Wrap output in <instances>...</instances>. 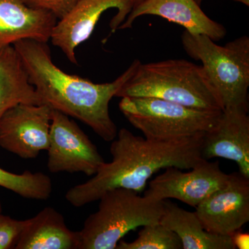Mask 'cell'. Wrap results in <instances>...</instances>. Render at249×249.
Masks as SVG:
<instances>
[{"instance_id":"6da1fadb","label":"cell","mask_w":249,"mask_h":249,"mask_svg":"<svg viewBox=\"0 0 249 249\" xmlns=\"http://www.w3.org/2000/svg\"><path fill=\"white\" fill-rule=\"evenodd\" d=\"M14 47L42 104L81 121L105 142L116 138L118 129L109 114V102L141 61L134 60L114 81L98 84L60 70L52 60L47 43L23 40Z\"/></svg>"},{"instance_id":"7a4b0ae2","label":"cell","mask_w":249,"mask_h":249,"mask_svg":"<svg viewBox=\"0 0 249 249\" xmlns=\"http://www.w3.org/2000/svg\"><path fill=\"white\" fill-rule=\"evenodd\" d=\"M204 134L157 142L121 129L111 142V161L105 162L86 182L70 188L65 199L80 208L98 201L103 193L115 188L142 193L148 180L160 170L168 167L191 170L204 160L201 155Z\"/></svg>"},{"instance_id":"3957f363","label":"cell","mask_w":249,"mask_h":249,"mask_svg":"<svg viewBox=\"0 0 249 249\" xmlns=\"http://www.w3.org/2000/svg\"><path fill=\"white\" fill-rule=\"evenodd\" d=\"M116 97L160 98L201 110L224 109L203 67L186 60L141 62Z\"/></svg>"},{"instance_id":"277c9868","label":"cell","mask_w":249,"mask_h":249,"mask_svg":"<svg viewBox=\"0 0 249 249\" xmlns=\"http://www.w3.org/2000/svg\"><path fill=\"white\" fill-rule=\"evenodd\" d=\"M98 209L78 231L80 249H115L129 232L160 222L163 201L124 188L103 193Z\"/></svg>"},{"instance_id":"5b68a950","label":"cell","mask_w":249,"mask_h":249,"mask_svg":"<svg viewBox=\"0 0 249 249\" xmlns=\"http://www.w3.org/2000/svg\"><path fill=\"white\" fill-rule=\"evenodd\" d=\"M185 52L199 60L222 101L223 107H249V38L244 36L218 45L209 36L185 30Z\"/></svg>"},{"instance_id":"8992f818","label":"cell","mask_w":249,"mask_h":249,"mask_svg":"<svg viewBox=\"0 0 249 249\" xmlns=\"http://www.w3.org/2000/svg\"><path fill=\"white\" fill-rule=\"evenodd\" d=\"M119 109L145 139L157 142L181 140L204 134L215 125L222 113L148 97L122 98Z\"/></svg>"},{"instance_id":"52a82bcc","label":"cell","mask_w":249,"mask_h":249,"mask_svg":"<svg viewBox=\"0 0 249 249\" xmlns=\"http://www.w3.org/2000/svg\"><path fill=\"white\" fill-rule=\"evenodd\" d=\"M47 167L52 173H83L93 176L104 159L88 136L70 116L52 111Z\"/></svg>"},{"instance_id":"ba28073f","label":"cell","mask_w":249,"mask_h":249,"mask_svg":"<svg viewBox=\"0 0 249 249\" xmlns=\"http://www.w3.org/2000/svg\"><path fill=\"white\" fill-rule=\"evenodd\" d=\"M164 170L149 183L144 196L160 201L178 199L194 208L225 186L230 178V174L221 170L217 160H203L189 172L176 167Z\"/></svg>"},{"instance_id":"9c48e42d","label":"cell","mask_w":249,"mask_h":249,"mask_svg":"<svg viewBox=\"0 0 249 249\" xmlns=\"http://www.w3.org/2000/svg\"><path fill=\"white\" fill-rule=\"evenodd\" d=\"M52 109L46 105L19 104L0 121V146L24 160L47 150Z\"/></svg>"},{"instance_id":"30bf717a","label":"cell","mask_w":249,"mask_h":249,"mask_svg":"<svg viewBox=\"0 0 249 249\" xmlns=\"http://www.w3.org/2000/svg\"><path fill=\"white\" fill-rule=\"evenodd\" d=\"M195 209L205 230L231 235L249 221V178L239 172L230 174L225 186Z\"/></svg>"},{"instance_id":"8fae6325","label":"cell","mask_w":249,"mask_h":249,"mask_svg":"<svg viewBox=\"0 0 249 249\" xmlns=\"http://www.w3.org/2000/svg\"><path fill=\"white\" fill-rule=\"evenodd\" d=\"M201 155L206 160L217 157L232 160L239 173L249 178L248 107L223 109L217 124L204 134Z\"/></svg>"},{"instance_id":"7c38bea8","label":"cell","mask_w":249,"mask_h":249,"mask_svg":"<svg viewBox=\"0 0 249 249\" xmlns=\"http://www.w3.org/2000/svg\"><path fill=\"white\" fill-rule=\"evenodd\" d=\"M125 0H79L54 26L50 40L71 63L77 65L76 49L89 38L101 15L109 9L119 14Z\"/></svg>"},{"instance_id":"4fadbf2b","label":"cell","mask_w":249,"mask_h":249,"mask_svg":"<svg viewBox=\"0 0 249 249\" xmlns=\"http://www.w3.org/2000/svg\"><path fill=\"white\" fill-rule=\"evenodd\" d=\"M146 15L182 26L192 34L209 36L214 42L227 35L225 27L208 17L196 0H144L131 11L118 29L132 28L137 18Z\"/></svg>"},{"instance_id":"5bb4252c","label":"cell","mask_w":249,"mask_h":249,"mask_svg":"<svg viewBox=\"0 0 249 249\" xmlns=\"http://www.w3.org/2000/svg\"><path fill=\"white\" fill-rule=\"evenodd\" d=\"M58 19L21 0H0V50L23 40L47 43Z\"/></svg>"},{"instance_id":"9a60e30c","label":"cell","mask_w":249,"mask_h":249,"mask_svg":"<svg viewBox=\"0 0 249 249\" xmlns=\"http://www.w3.org/2000/svg\"><path fill=\"white\" fill-rule=\"evenodd\" d=\"M14 249H80L79 233L70 230L63 215L48 206L24 220Z\"/></svg>"},{"instance_id":"2e32d148","label":"cell","mask_w":249,"mask_h":249,"mask_svg":"<svg viewBox=\"0 0 249 249\" xmlns=\"http://www.w3.org/2000/svg\"><path fill=\"white\" fill-rule=\"evenodd\" d=\"M160 223L176 233L183 249H235L230 235L207 231L196 213L165 199Z\"/></svg>"},{"instance_id":"e0dca14e","label":"cell","mask_w":249,"mask_h":249,"mask_svg":"<svg viewBox=\"0 0 249 249\" xmlns=\"http://www.w3.org/2000/svg\"><path fill=\"white\" fill-rule=\"evenodd\" d=\"M19 104L42 105L14 46L0 50V121Z\"/></svg>"},{"instance_id":"ac0fdd59","label":"cell","mask_w":249,"mask_h":249,"mask_svg":"<svg viewBox=\"0 0 249 249\" xmlns=\"http://www.w3.org/2000/svg\"><path fill=\"white\" fill-rule=\"evenodd\" d=\"M0 186L22 197L47 200L53 191L52 179L42 173L14 174L0 168Z\"/></svg>"},{"instance_id":"d6986e66","label":"cell","mask_w":249,"mask_h":249,"mask_svg":"<svg viewBox=\"0 0 249 249\" xmlns=\"http://www.w3.org/2000/svg\"><path fill=\"white\" fill-rule=\"evenodd\" d=\"M176 233L160 222L142 227L132 242L120 240L116 249H182Z\"/></svg>"},{"instance_id":"ffe728a7","label":"cell","mask_w":249,"mask_h":249,"mask_svg":"<svg viewBox=\"0 0 249 249\" xmlns=\"http://www.w3.org/2000/svg\"><path fill=\"white\" fill-rule=\"evenodd\" d=\"M23 226L24 220L0 214V249L15 248Z\"/></svg>"},{"instance_id":"44dd1931","label":"cell","mask_w":249,"mask_h":249,"mask_svg":"<svg viewBox=\"0 0 249 249\" xmlns=\"http://www.w3.org/2000/svg\"><path fill=\"white\" fill-rule=\"evenodd\" d=\"M29 7L43 10L54 15L57 19L63 18L79 0H21Z\"/></svg>"},{"instance_id":"7402d4cb","label":"cell","mask_w":249,"mask_h":249,"mask_svg":"<svg viewBox=\"0 0 249 249\" xmlns=\"http://www.w3.org/2000/svg\"><path fill=\"white\" fill-rule=\"evenodd\" d=\"M143 1L144 0H125V4L121 14H116L109 23L111 33H114L118 30V28L125 20L131 11L142 4Z\"/></svg>"},{"instance_id":"603a6c76","label":"cell","mask_w":249,"mask_h":249,"mask_svg":"<svg viewBox=\"0 0 249 249\" xmlns=\"http://www.w3.org/2000/svg\"><path fill=\"white\" fill-rule=\"evenodd\" d=\"M232 243L235 249H249V232H244L240 230L237 231L231 235Z\"/></svg>"},{"instance_id":"cb8c5ba5","label":"cell","mask_w":249,"mask_h":249,"mask_svg":"<svg viewBox=\"0 0 249 249\" xmlns=\"http://www.w3.org/2000/svg\"><path fill=\"white\" fill-rule=\"evenodd\" d=\"M232 1L242 3V4H245L247 6H249V0H232Z\"/></svg>"},{"instance_id":"d4e9b609","label":"cell","mask_w":249,"mask_h":249,"mask_svg":"<svg viewBox=\"0 0 249 249\" xmlns=\"http://www.w3.org/2000/svg\"><path fill=\"white\" fill-rule=\"evenodd\" d=\"M1 213H2V206H1V202L0 200V214H1Z\"/></svg>"},{"instance_id":"484cf974","label":"cell","mask_w":249,"mask_h":249,"mask_svg":"<svg viewBox=\"0 0 249 249\" xmlns=\"http://www.w3.org/2000/svg\"><path fill=\"white\" fill-rule=\"evenodd\" d=\"M196 2L198 4L201 5V1H203V0H196Z\"/></svg>"}]
</instances>
